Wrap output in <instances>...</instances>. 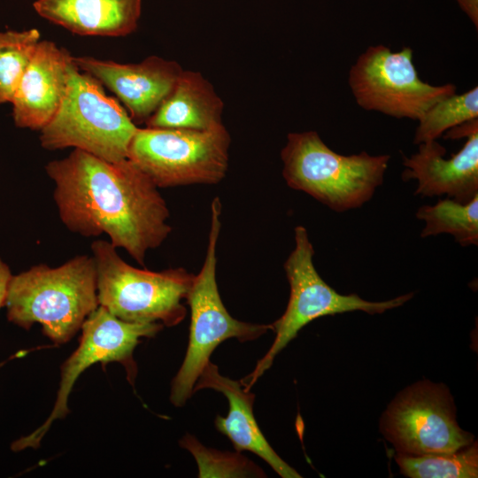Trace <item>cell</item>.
Returning a JSON list of instances; mask_svg holds the SVG:
<instances>
[{
	"label": "cell",
	"instance_id": "6da1fadb",
	"mask_svg": "<svg viewBox=\"0 0 478 478\" xmlns=\"http://www.w3.org/2000/svg\"><path fill=\"white\" fill-rule=\"evenodd\" d=\"M54 181L59 218L73 233L105 234L143 266L149 251L172 231L169 209L158 188L129 158L110 162L74 149L45 166Z\"/></svg>",
	"mask_w": 478,
	"mask_h": 478
},
{
	"label": "cell",
	"instance_id": "7a4b0ae2",
	"mask_svg": "<svg viewBox=\"0 0 478 478\" xmlns=\"http://www.w3.org/2000/svg\"><path fill=\"white\" fill-rule=\"evenodd\" d=\"M98 306L96 265L88 255L12 274L4 305L10 322L24 329L39 323L56 344L70 341Z\"/></svg>",
	"mask_w": 478,
	"mask_h": 478
},
{
	"label": "cell",
	"instance_id": "3957f363",
	"mask_svg": "<svg viewBox=\"0 0 478 478\" xmlns=\"http://www.w3.org/2000/svg\"><path fill=\"white\" fill-rule=\"evenodd\" d=\"M287 185L303 191L331 210L343 212L368 202L382 184L390 156L366 151L342 155L315 131L288 134L281 151Z\"/></svg>",
	"mask_w": 478,
	"mask_h": 478
},
{
	"label": "cell",
	"instance_id": "277c9868",
	"mask_svg": "<svg viewBox=\"0 0 478 478\" xmlns=\"http://www.w3.org/2000/svg\"><path fill=\"white\" fill-rule=\"evenodd\" d=\"M96 270L99 305L118 319L133 323L178 325L186 316L182 304L195 274L183 267L160 272L127 264L109 241L91 244Z\"/></svg>",
	"mask_w": 478,
	"mask_h": 478
},
{
	"label": "cell",
	"instance_id": "5b68a950",
	"mask_svg": "<svg viewBox=\"0 0 478 478\" xmlns=\"http://www.w3.org/2000/svg\"><path fill=\"white\" fill-rule=\"evenodd\" d=\"M137 128L119 101L73 63L66 96L54 118L40 131V143L50 150L73 147L119 162L127 158Z\"/></svg>",
	"mask_w": 478,
	"mask_h": 478
},
{
	"label": "cell",
	"instance_id": "8992f818",
	"mask_svg": "<svg viewBox=\"0 0 478 478\" xmlns=\"http://www.w3.org/2000/svg\"><path fill=\"white\" fill-rule=\"evenodd\" d=\"M211 210L206 255L186 297L190 309L189 335L185 358L172 382L170 400L175 406L184 405L192 396L200 374L220 343L229 338H236L240 342L251 341L272 330L271 324L240 321L226 309L216 281V252L221 227L220 197L212 200Z\"/></svg>",
	"mask_w": 478,
	"mask_h": 478
},
{
	"label": "cell",
	"instance_id": "52a82bcc",
	"mask_svg": "<svg viewBox=\"0 0 478 478\" xmlns=\"http://www.w3.org/2000/svg\"><path fill=\"white\" fill-rule=\"evenodd\" d=\"M313 255L314 249L306 228L296 227L295 247L284 263L290 288L289 302L284 313L271 324L275 337L270 349L258 361L254 370L240 381L247 390L270 368L277 354L311 321L326 315L354 311L382 313L403 305L413 296L409 293L386 301L373 302L356 294H340L320 277L313 264Z\"/></svg>",
	"mask_w": 478,
	"mask_h": 478
},
{
	"label": "cell",
	"instance_id": "ba28073f",
	"mask_svg": "<svg viewBox=\"0 0 478 478\" xmlns=\"http://www.w3.org/2000/svg\"><path fill=\"white\" fill-rule=\"evenodd\" d=\"M230 143L224 124L208 130L138 127L127 158L158 188L216 184L227 174Z\"/></svg>",
	"mask_w": 478,
	"mask_h": 478
},
{
	"label": "cell",
	"instance_id": "9c48e42d",
	"mask_svg": "<svg viewBox=\"0 0 478 478\" xmlns=\"http://www.w3.org/2000/svg\"><path fill=\"white\" fill-rule=\"evenodd\" d=\"M412 50L393 52L385 45L368 47L351 66L348 82L357 104L397 119L419 120L436 102L456 93V86L423 81Z\"/></svg>",
	"mask_w": 478,
	"mask_h": 478
},
{
	"label": "cell",
	"instance_id": "30bf717a",
	"mask_svg": "<svg viewBox=\"0 0 478 478\" xmlns=\"http://www.w3.org/2000/svg\"><path fill=\"white\" fill-rule=\"evenodd\" d=\"M163 327L159 322H127L99 305L84 320L79 346L61 366L59 388L50 414L37 429L12 442L11 449L20 451L40 446L52 423L68 414V398L73 387L79 376L92 365L119 362L125 367L128 382L134 385L137 374L134 351L141 338L153 337Z\"/></svg>",
	"mask_w": 478,
	"mask_h": 478
},
{
	"label": "cell",
	"instance_id": "8fae6325",
	"mask_svg": "<svg viewBox=\"0 0 478 478\" xmlns=\"http://www.w3.org/2000/svg\"><path fill=\"white\" fill-rule=\"evenodd\" d=\"M381 431L398 454L453 452L474 436L456 420L453 398L444 384L419 382L400 392L382 414Z\"/></svg>",
	"mask_w": 478,
	"mask_h": 478
},
{
	"label": "cell",
	"instance_id": "7c38bea8",
	"mask_svg": "<svg viewBox=\"0 0 478 478\" xmlns=\"http://www.w3.org/2000/svg\"><path fill=\"white\" fill-rule=\"evenodd\" d=\"M79 70L112 90L134 123H145L173 89L182 67L174 60L150 56L140 63L120 64L92 57H73Z\"/></svg>",
	"mask_w": 478,
	"mask_h": 478
},
{
	"label": "cell",
	"instance_id": "4fadbf2b",
	"mask_svg": "<svg viewBox=\"0 0 478 478\" xmlns=\"http://www.w3.org/2000/svg\"><path fill=\"white\" fill-rule=\"evenodd\" d=\"M460 150L444 158L436 140L421 143L411 157L403 156V180H416L415 195L441 197L467 203L478 195V121L466 134Z\"/></svg>",
	"mask_w": 478,
	"mask_h": 478
},
{
	"label": "cell",
	"instance_id": "5bb4252c",
	"mask_svg": "<svg viewBox=\"0 0 478 478\" xmlns=\"http://www.w3.org/2000/svg\"><path fill=\"white\" fill-rule=\"evenodd\" d=\"M73 56L51 41H40L11 104L18 127L41 131L66 96Z\"/></svg>",
	"mask_w": 478,
	"mask_h": 478
},
{
	"label": "cell",
	"instance_id": "9a60e30c",
	"mask_svg": "<svg viewBox=\"0 0 478 478\" xmlns=\"http://www.w3.org/2000/svg\"><path fill=\"white\" fill-rule=\"evenodd\" d=\"M203 389L217 390L227 398V415H218L214 424L217 430L231 441L236 451L253 452L282 478L302 477L274 451L262 434L253 413V393L246 390L240 382L221 375L218 366L211 361L200 374L193 393Z\"/></svg>",
	"mask_w": 478,
	"mask_h": 478
},
{
	"label": "cell",
	"instance_id": "2e32d148",
	"mask_svg": "<svg viewBox=\"0 0 478 478\" xmlns=\"http://www.w3.org/2000/svg\"><path fill=\"white\" fill-rule=\"evenodd\" d=\"M33 7L73 34L120 37L136 29L142 0H36Z\"/></svg>",
	"mask_w": 478,
	"mask_h": 478
},
{
	"label": "cell",
	"instance_id": "e0dca14e",
	"mask_svg": "<svg viewBox=\"0 0 478 478\" xmlns=\"http://www.w3.org/2000/svg\"><path fill=\"white\" fill-rule=\"evenodd\" d=\"M223 109L222 99L201 73L182 70L145 124L147 127L208 130L223 125Z\"/></svg>",
	"mask_w": 478,
	"mask_h": 478
},
{
	"label": "cell",
	"instance_id": "ac0fdd59",
	"mask_svg": "<svg viewBox=\"0 0 478 478\" xmlns=\"http://www.w3.org/2000/svg\"><path fill=\"white\" fill-rule=\"evenodd\" d=\"M416 217L425 222L421 237L449 234L461 246L478 244V195L467 203L447 197L434 205H423Z\"/></svg>",
	"mask_w": 478,
	"mask_h": 478
},
{
	"label": "cell",
	"instance_id": "d6986e66",
	"mask_svg": "<svg viewBox=\"0 0 478 478\" xmlns=\"http://www.w3.org/2000/svg\"><path fill=\"white\" fill-rule=\"evenodd\" d=\"M396 462L400 472L411 478H476L478 477V445H470L453 452L426 455L398 454Z\"/></svg>",
	"mask_w": 478,
	"mask_h": 478
},
{
	"label": "cell",
	"instance_id": "ffe728a7",
	"mask_svg": "<svg viewBox=\"0 0 478 478\" xmlns=\"http://www.w3.org/2000/svg\"><path fill=\"white\" fill-rule=\"evenodd\" d=\"M478 119V88L451 95L433 104L418 120L413 143L437 140L450 128Z\"/></svg>",
	"mask_w": 478,
	"mask_h": 478
},
{
	"label": "cell",
	"instance_id": "44dd1931",
	"mask_svg": "<svg viewBox=\"0 0 478 478\" xmlns=\"http://www.w3.org/2000/svg\"><path fill=\"white\" fill-rule=\"evenodd\" d=\"M40 41L36 28L0 32V104L12 102Z\"/></svg>",
	"mask_w": 478,
	"mask_h": 478
},
{
	"label": "cell",
	"instance_id": "7402d4cb",
	"mask_svg": "<svg viewBox=\"0 0 478 478\" xmlns=\"http://www.w3.org/2000/svg\"><path fill=\"white\" fill-rule=\"evenodd\" d=\"M182 448L195 458L198 477H265V473L240 452H222L202 445L193 436L186 434L181 441Z\"/></svg>",
	"mask_w": 478,
	"mask_h": 478
},
{
	"label": "cell",
	"instance_id": "603a6c76",
	"mask_svg": "<svg viewBox=\"0 0 478 478\" xmlns=\"http://www.w3.org/2000/svg\"><path fill=\"white\" fill-rule=\"evenodd\" d=\"M12 276L9 266L0 258V310L5 305Z\"/></svg>",
	"mask_w": 478,
	"mask_h": 478
},
{
	"label": "cell",
	"instance_id": "cb8c5ba5",
	"mask_svg": "<svg viewBox=\"0 0 478 478\" xmlns=\"http://www.w3.org/2000/svg\"><path fill=\"white\" fill-rule=\"evenodd\" d=\"M460 9L470 19L475 28L478 27V0H456Z\"/></svg>",
	"mask_w": 478,
	"mask_h": 478
}]
</instances>
